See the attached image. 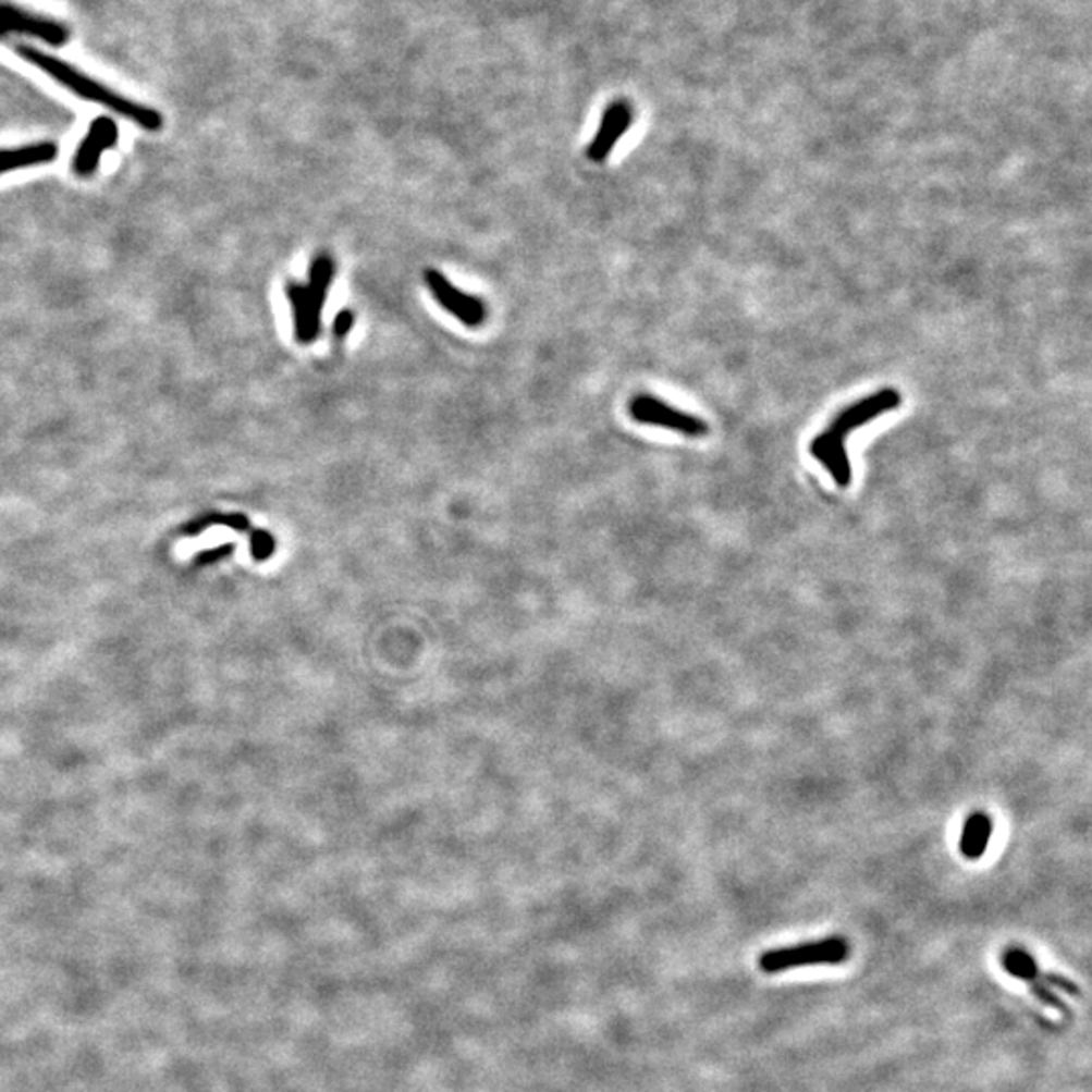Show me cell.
<instances>
[{
  "instance_id": "6da1fadb",
  "label": "cell",
  "mask_w": 1092,
  "mask_h": 1092,
  "mask_svg": "<svg viewBox=\"0 0 1092 1092\" xmlns=\"http://www.w3.org/2000/svg\"><path fill=\"white\" fill-rule=\"evenodd\" d=\"M16 53L25 59V61H29L30 65H35L41 72L47 73L51 79H56L61 86L68 87L72 94L79 96L82 100L100 103L106 110H110V112H114L118 115H124L132 124H136L138 128L146 130V132H158V130L162 128V124H164V118H162V114L158 110H152V108L143 106L138 101H132L128 98H124V96H120V94H115L114 89H110V87L103 86L100 82L87 77L86 73L75 70L70 63L61 61L56 56H49V53H45V51L37 49V47H30V45H19Z\"/></svg>"
},
{
  "instance_id": "7a4b0ae2",
  "label": "cell",
  "mask_w": 1092,
  "mask_h": 1092,
  "mask_svg": "<svg viewBox=\"0 0 1092 1092\" xmlns=\"http://www.w3.org/2000/svg\"><path fill=\"white\" fill-rule=\"evenodd\" d=\"M850 957V945L844 936H830L785 949L766 950L759 959L765 973H781L811 965H839Z\"/></svg>"
},
{
  "instance_id": "3957f363",
  "label": "cell",
  "mask_w": 1092,
  "mask_h": 1092,
  "mask_svg": "<svg viewBox=\"0 0 1092 1092\" xmlns=\"http://www.w3.org/2000/svg\"><path fill=\"white\" fill-rule=\"evenodd\" d=\"M629 415L634 421L643 426L666 427L670 431L682 433L686 438H704L709 435V424L698 419L690 413L676 409L653 395H636L629 401Z\"/></svg>"
},
{
  "instance_id": "277c9868",
  "label": "cell",
  "mask_w": 1092,
  "mask_h": 1092,
  "mask_svg": "<svg viewBox=\"0 0 1092 1092\" xmlns=\"http://www.w3.org/2000/svg\"><path fill=\"white\" fill-rule=\"evenodd\" d=\"M900 403H903V397H900V393L896 389H880L876 393H872L870 397L860 398L858 403L846 407L844 412L837 415L836 421L825 429V433L832 440L846 443L848 435H851L856 429L868 426L870 421H874V419H879L882 415H886V413L893 412L896 407H900Z\"/></svg>"
},
{
  "instance_id": "5b68a950",
  "label": "cell",
  "mask_w": 1092,
  "mask_h": 1092,
  "mask_svg": "<svg viewBox=\"0 0 1092 1092\" xmlns=\"http://www.w3.org/2000/svg\"><path fill=\"white\" fill-rule=\"evenodd\" d=\"M0 35H27L37 41L47 45H65L70 41V29L61 25L58 21L45 19V16L33 15L29 11L11 4V2H0Z\"/></svg>"
},
{
  "instance_id": "8992f818",
  "label": "cell",
  "mask_w": 1092,
  "mask_h": 1092,
  "mask_svg": "<svg viewBox=\"0 0 1092 1092\" xmlns=\"http://www.w3.org/2000/svg\"><path fill=\"white\" fill-rule=\"evenodd\" d=\"M424 278H426L429 292L433 294V298L438 299L441 308L454 314L455 318L466 327H482L486 322V316H488V308L482 299L457 290L441 271L426 270Z\"/></svg>"
},
{
  "instance_id": "52a82bcc",
  "label": "cell",
  "mask_w": 1092,
  "mask_h": 1092,
  "mask_svg": "<svg viewBox=\"0 0 1092 1092\" xmlns=\"http://www.w3.org/2000/svg\"><path fill=\"white\" fill-rule=\"evenodd\" d=\"M120 140V128L110 115H98L89 128H87L84 140L77 146L72 160L73 174L79 179L94 176L100 167L101 155L112 150Z\"/></svg>"
},
{
  "instance_id": "ba28073f",
  "label": "cell",
  "mask_w": 1092,
  "mask_h": 1092,
  "mask_svg": "<svg viewBox=\"0 0 1092 1092\" xmlns=\"http://www.w3.org/2000/svg\"><path fill=\"white\" fill-rule=\"evenodd\" d=\"M631 120H634V114H631L629 103L627 101H613L610 108L603 112L596 138L587 148V158L591 162H605L610 158L611 150L615 148V144L619 143V138L631 126Z\"/></svg>"
},
{
  "instance_id": "9c48e42d",
  "label": "cell",
  "mask_w": 1092,
  "mask_h": 1092,
  "mask_svg": "<svg viewBox=\"0 0 1092 1092\" xmlns=\"http://www.w3.org/2000/svg\"><path fill=\"white\" fill-rule=\"evenodd\" d=\"M1002 964H1004V969H1006L1009 976L1014 978L1021 979L1026 983L1032 985L1035 995L1040 1002L1048 1004V1006L1056 1007L1060 1011H1066V1006H1064L1063 999L1058 995H1054L1046 981H1044V976L1040 973L1038 965H1035L1034 957L1028 955L1026 950L1021 949H1007L1002 957Z\"/></svg>"
},
{
  "instance_id": "30bf717a",
  "label": "cell",
  "mask_w": 1092,
  "mask_h": 1092,
  "mask_svg": "<svg viewBox=\"0 0 1092 1092\" xmlns=\"http://www.w3.org/2000/svg\"><path fill=\"white\" fill-rule=\"evenodd\" d=\"M285 294H287L292 314H294L296 341L299 344H312L320 336L322 314L318 312L310 304L308 294H306V285L298 284V282H287Z\"/></svg>"
},
{
  "instance_id": "8fae6325",
  "label": "cell",
  "mask_w": 1092,
  "mask_h": 1092,
  "mask_svg": "<svg viewBox=\"0 0 1092 1092\" xmlns=\"http://www.w3.org/2000/svg\"><path fill=\"white\" fill-rule=\"evenodd\" d=\"M809 454L813 455L822 464L823 468L830 471V476L834 478V482L839 488H848L850 486L851 480H854V471H851L850 455H848V450H846V443L832 440L823 431L822 435H818L815 440L811 441Z\"/></svg>"
},
{
  "instance_id": "7c38bea8",
  "label": "cell",
  "mask_w": 1092,
  "mask_h": 1092,
  "mask_svg": "<svg viewBox=\"0 0 1092 1092\" xmlns=\"http://www.w3.org/2000/svg\"><path fill=\"white\" fill-rule=\"evenodd\" d=\"M58 144L51 140L27 144L16 148H0V174L15 172L19 169H29L39 164H49L58 158Z\"/></svg>"
},
{
  "instance_id": "4fadbf2b",
  "label": "cell",
  "mask_w": 1092,
  "mask_h": 1092,
  "mask_svg": "<svg viewBox=\"0 0 1092 1092\" xmlns=\"http://www.w3.org/2000/svg\"><path fill=\"white\" fill-rule=\"evenodd\" d=\"M992 818L985 811H973L964 825L961 839H959V851L967 860H979L990 844L992 837Z\"/></svg>"
},
{
  "instance_id": "5bb4252c",
  "label": "cell",
  "mask_w": 1092,
  "mask_h": 1092,
  "mask_svg": "<svg viewBox=\"0 0 1092 1092\" xmlns=\"http://www.w3.org/2000/svg\"><path fill=\"white\" fill-rule=\"evenodd\" d=\"M334 271H336L334 270V259L328 256V254H320V256L314 257L310 273H308L306 294H308L310 304H312L318 312L324 310L328 292H330V285H332V280H334Z\"/></svg>"
},
{
  "instance_id": "9a60e30c",
  "label": "cell",
  "mask_w": 1092,
  "mask_h": 1092,
  "mask_svg": "<svg viewBox=\"0 0 1092 1092\" xmlns=\"http://www.w3.org/2000/svg\"><path fill=\"white\" fill-rule=\"evenodd\" d=\"M249 551L254 554L257 563H263V561H270L271 554L275 553V539L273 535L268 532V530H259V528H254L249 532Z\"/></svg>"
},
{
  "instance_id": "2e32d148",
  "label": "cell",
  "mask_w": 1092,
  "mask_h": 1092,
  "mask_svg": "<svg viewBox=\"0 0 1092 1092\" xmlns=\"http://www.w3.org/2000/svg\"><path fill=\"white\" fill-rule=\"evenodd\" d=\"M353 327H355V312L344 308V310L336 314V318H334V322H332V334H334L339 341H342V339H346V336L351 334Z\"/></svg>"
},
{
  "instance_id": "e0dca14e",
  "label": "cell",
  "mask_w": 1092,
  "mask_h": 1092,
  "mask_svg": "<svg viewBox=\"0 0 1092 1092\" xmlns=\"http://www.w3.org/2000/svg\"><path fill=\"white\" fill-rule=\"evenodd\" d=\"M231 551H233V547H229L228 544V547H219V549H213V551H209V553L197 554V563H203V565H207V563H211V561H217V559H221V556H228V554L231 553Z\"/></svg>"
},
{
  "instance_id": "ac0fdd59",
  "label": "cell",
  "mask_w": 1092,
  "mask_h": 1092,
  "mask_svg": "<svg viewBox=\"0 0 1092 1092\" xmlns=\"http://www.w3.org/2000/svg\"><path fill=\"white\" fill-rule=\"evenodd\" d=\"M0 39H2V35H0Z\"/></svg>"
}]
</instances>
